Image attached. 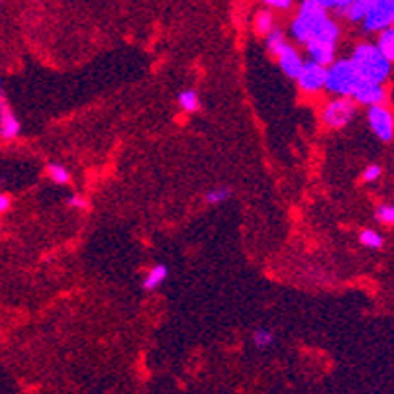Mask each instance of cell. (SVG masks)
Masks as SVG:
<instances>
[{"instance_id":"cell-14","label":"cell","mask_w":394,"mask_h":394,"mask_svg":"<svg viewBox=\"0 0 394 394\" xmlns=\"http://www.w3.org/2000/svg\"><path fill=\"white\" fill-rule=\"evenodd\" d=\"M377 47L378 51L385 55L390 63H394V28L388 26L385 30L378 32V40H377Z\"/></svg>"},{"instance_id":"cell-5","label":"cell","mask_w":394,"mask_h":394,"mask_svg":"<svg viewBox=\"0 0 394 394\" xmlns=\"http://www.w3.org/2000/svg\"><path fill=\"white\" fill-rule=\"evenodd\" d=\"M394 20V0H373L367 16L363 18L365 32H381Z\"/></svg>"},{"instance_id":"cell-11","label":"cell","mask_w":394,"mask_h":394,"mask_svg":"<svg viewBox=\"0 0 394 394\" xmlns=\"http://www.w3.org/2000/svg\"><path fill=\"white\" fill-rule=\"evenodd\" d=\"M278 59V67L283 69V73L291 79H296L298 73H300L302 65H304V59L298 51L294 50L291 43H286L283 50L277 53Z\"/></svg>"},{"instance_id":"cell-25","label":"cell","mask_w":394,"mask_h":394,"mask_svg":"<svg viewBox=\"0 0 394 394\" xmlns=\"http://www.w3.org/2000/svg\"><path fill=\"white\" fill-rule=\"evenodd\" d=\"M267 6L271 9H277V10H288L293 6V0H263Z\"/></svg>"},{"instance_id":"cell-1","label":"cell","mask_w":394,"mask_h":394,"mask_svg":"<svg viewBox=\"0 0 394 394\" xmlns=\"http://www.w3.org/2000/svg\"><path fill=\"white\" fill-rule=\"evenodd\" d=\"M349 59L353 61L361 79L367 83L385 84V81L390 75V69H393V63L378 51L377 45H371V43H359L353 50Z\"/></svg>"},{"instance_id":"cell-2","label":"cell","mask_w":394,"mask_h":394,"mask_svg":"<svg viewBox=\"0 0 394 394\" xmlns=\"http://www.w3.org/2000/svg\"><path fill=\"white\" fill-rule=\"evenodd\" d=\"M359 73L353 65L351 59H334L327 65V75H326V89L327 93L336 94V96H349L351 98L353 93L357 91V86L361 84Z\"/></svg>"},{"instance_id":"cell-15","label":"cell","mask_w":394,"mask_h":394,"mask_svg":"<svg viewBox=\"0 0 394 394\" xmlns=\"http://www.w3.org/2000/svg\"><path fill=\"white\" fill-rule=\"evenodd\" d=\"M176 102H179V106L188 112V114H193L196 110H201V96L196 91L193 89H186V91H181L179 96H176Z\"/></svg>"},{"instance_id":"cell-4","label":"cell","mask_w":394,"mask_h":394,"mask_svg":"<svg viewBox=\"0 0 394 394\" xmlns=\"http://www.w3.org/2000/svg\"><path fill=\"white\" fill-rule=\"evenodd\" d=\"M355 101L349 96H337L334 101H330L322 110V122L332 130L347 126L355 116Z\"/></svg>"},{"instance_id":"cell-20","label":"cell","mask_w":394,"mask_h":394,"mask_svg":"<svg viewBox=\"0 0 394 394\" xmlns=\"http://www.w3.org/2000/svg\"><path fill=\"white\" fill-rule=\"evenodd\" d=\"M359 242L369 249H378V247H383V235L375 230H363L359 235Z\"/></svg>"},{"instance_id":"cell-23","label":"cell","mask_w":394,"mask_h":394,"mask_svg":"<svg viewBox=\"0 0 394 394\" xmlns=\"http://www.w3.org/2000/svg\"><path fill=\"white\" fill-rule=\"evenodd\" d=\"M381 175H383L381 165H369V167L363 171V181H365V183H375V181L381 179Z\"/></svg>"},{"instance_id":"cell-28","label":"cell","mask_w":394,"mask_h":394,"mask_svg":"<svg viewBox=\"0 0 394 394\" xmlns=\"http://www.w3.org/2000/svg\"><path fill=\"white\" fill-rule=\"evenodd\" d=\"M351 0H336V10H344Z\"/></svg>"},{"instance_id":"cell-17","label":"cell","mask_w":394,"mask_h":394,"mask_svg":"<svg viewBox=\"0 0 394 394\" xmlns=\"http://www.w3.org/2000/svg\"><path fill=\"white\" fill-rule=\"evenodd\" d=\"M265 43H267V50L271 55H275L277 57V53L283 47H285L286 43V38H285V32L283 30H278V28H273L267 35H265Z\"/></svg>"},{"instance_id":"cell-10","label":"cell","mask_w":394,"mask_h":394,"mask_svg":"<svg viewBox=\"0 0 394 394\" xmlns=\"http://www.w3.org/2000/svg\"><path fill=\"white\" fill-rule=\"evenodd\" d=\"M304 45H306V51H308V55H310L312 61L322 63V65H326V67L334 61V59H336L337 43L326 42V40H318V38H312V40H308Z\"/></svg>"},{"instance_id":"cell-21","label":"cell","mask_w":394,"mask_h":394,"mask_svg":"<svg viewBox=\"0 0 394 394\" xmlns=\"http://www.w3.org/2000/svg\"><path fill=\"white\" fill-rule=\"evenodd\" d=\"M230 196H232V188H227V186H220V188H214V191H208V193H206V202L212 204V206H216V204L226 202Z\"/></svg>"},{"instance_id":"cell-27","label":"cell","mask_w":394,"mask_h":394,"mask_svg":"<svg viewBox=\"0 0 394 394\" xmlns=\"http://www.w3.org/2000/svg\"><path fill=\"white\" fill-rule=\"evenodd\" d=\"M324 10H336V0H316Z\"/></svg>"},{"instance_id":"cell-9","label":"cell","mask_w":394,"mask_h":394,"mask_svg":"<svg viewBox=\"0 0 394 394\" xmlns=\"http://www.w3.org/2000/svg\"><path fill=\"white\" fill-rule=\"evenodd\" d=\"M355 104H365V106H373V104H383L386 101V91L383 84L378 83H367L361 81L357 91L351 96Z\"/></svg>"},{"instance_id":"cell-29","label":"cell","mask_w":394,"mask_h":394,"mask_svg":"<svg viewBox=\"0 0 394 394\" xmlns=\"http://www.w3.org/2000/svg\"><path fill=\"white\" fill-rule=\"evenodd\" d=\"M2 4H4V0H0V6H2Z\"/></svg>"},{"instance_id":"cell-19","label":"cell","mask_w":394,"mask_h":394,"mask_svg":"<svg viewBox=\"0 0 394 394\" xmlns=\"http://www.w3.org/2000/svg\"><path fill=\"white\" fill-rule=\"evenodd\" d=\"M253 344L259 349H267V347L275 344V334L271 330H267V327H259V330L253 332Z\"/></svg>"},{"instance_id":"cell-30","label":"cell","mask_w":394,"mask_h":394,"mask_svg":"<svg viewBox=\"0 0 394 394\" xmlns=\"http://www.w3.org/2000/svg\"><path fill=\"white\" fill-rule=\"evenodd\" d=\"M0 89H2V79H0Z\"/></svg>"},{"instance_id":"cell-24","label":"cell","mask_w":394,"mask_h":394,"mask_svg":"<svg viewBox=\"0 0 394 394\" xmlns=\"http://www.w3.org/2000/svg\"><path fill=\"white\" fill-rule=\"evenodd\" d=\"M67 204H69V206H71V208H77V210H84V208H86V206H89V202H86V198H83V196H79V194H75V196H69Z\"/></svg>"},{"instance_id":"cell-12","label":"cell","mask_w":394,"mask_h":394,"mask_svg":"<svg viewBox=\"0 0 394 394\" xmlns=\"http://www.w3.org/2000/svg\"><path fill=\"white\" fill-rule=\"evenodd\" d=\"M371 4H373V0H351V2H349L344 10H339V12H342L351 24H357V22H363V18L367 16Z\"/></svg>"},{"instance_id":"cell-6","label":"cell","mask_w":394,"mask_h":394,"mask_svg":"<svg viewBox=\"0 0 394 394\" xmlns=\"http://www.w3.org/2000/svg\"><path fill=\"white\" fill-rule=\"evenodd\" d=\"M326 75H327V67L322 65V63H316V61H306L302 65L300 73L296 77L298 81V86L306 94H316L320 91H324L326 86Z\"/></svg>"},{"instance_id":"cell-18","label":"cell","mask_w":394,"mask_h":394,"mask_svg":"<svg viewBox=\"0 0 394 394\" xmlns=\"http://www.w3.org/2000/svg\"><path fill=\"white\" fill-rule=\"evenodd\" d=\"M47 175L55 185H67L71 181V173L61 163H47Z\"/></svg>"},{"instance_id":"cell-16","label":"cell","mask_w":394,"mask_h":394,"mask_svg":"<svg viewBox=\"0 0 394 394\" xmlns=\"http://www.w3.org/2000/svg\"><path fill=\"white\" fill-rule=\"evenodd\" d=\"M253 28L259 35H267L273 28H275V18L271 10H259L255 18H253Z\"/></svg>"},{"instance_id":"cell-8","label":"cell","mask_w":394,"mask_h":394,"mask_svg":"<svg viewBox=\"0 0 394 394\" xmlns=\"http://www.w3.org/2000/svg\"><path fill=\"white\" fill-rule=\"evenodd\" d=\"M20 132H22V124L10 106L4 89H0V140H6V142L16 140Z\"/></svg>"},{"instance_id":"cell-31","label":"cell","mask_w":394,"mask_h":394,"mask_svg":"<svg viewBox=\"0 0 394 394\" xmlns=\"http://www.w3.org/2000/svg\"><path fill=\"white\" fill-rule=\"evenodd\" d=\"M393 28H394V20H393Z\"/></svg>"},{"instance_id":"cell-13","label":"cell","mask_w":394,"mask_h":394,"mask_svg":"<svg viewBox=\"0 0 394 394\" xmlns=\"http://www.w3.org/2000/svg\"><path fill=\"white\" fill-rule=\"evenodd\" d=\"M167 265H155V267L150 269V273L143 278V288H145V291H155V288H159V286L167 281Z\"/></svg>"},{"instance_id":"cell-26","label":"cell","mask_w":394,"mask_h":394,"mask_svg":"<svg viewBox=\"0 0 394 394\" xmlns=\"http://www.w3.org/2000/svg\"><path fill=\"white\" fill-rule=\"evenodd\" d=\"M10 206H12V198L6 193H0V214L2 212H9Z\"/></svg>"},{"instance_id":"cell-7","label":"cell","mask_w":394,"mask_h":394,"mask_svg":"<svg viewBox=\"0 0 394 394\" xmlns=\"http://www.w3.org/2000/svg\"><path fill=\"white\" fill-rule=\"evenodd\" d=\"M371 130L375 132L378 140L390 142L394 137V114L386 108L385 104H373L367 112Z\"/></svg>"},{"instance_id":"cell-22","label":"cell","mask_w":394,"mask_h":394,"mask_svg":"<svg viewBox=\"0 0 394 394\" xmlns=\"http://www.w3.org/2000/svg\"><path fill=\"white\" fill-rule=\"evenodd\" d=\"M377 220L385 226H394V204H381L377 208Z\"/></svg>"},{"instance_id":"cell-3","label":"cell","mask_w":394,"mask_h":394,"mask_svg":"<svg viewBox=\"0 0 394 394\" xmlns=\"http://www.w3.org/2000/svg\"><path fill=\"white\" fill-rule=\"evenodd\" d=\"M327 20V10L320 6L316 0H302L298 12L291 24V34L298 43H306L316 35L320 26Z\"/></svg>"}]
</instances>
